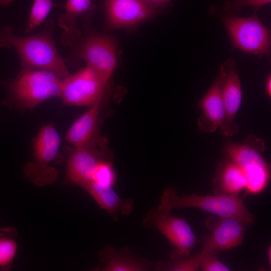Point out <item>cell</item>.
Returning a JSON list of instances; mask_svg holds the SVG:
<instances>
[{
	"mask_svg": "<svg viewBox=\"0 0 271 271\" xmlns=\"http://www.w3.org/2000/svg\"><path fill=\"white\" fill-rule=\"evenodd\" d=\"M60 145V136L53 124L41 128L33 143V159L24 168L26 176L35 185H49L57 179L58 172L50 164L58 153Z\"/></svg>",
	"mask_w": 271,
	"mask_h": 271,
	"instance_id": "obj_5",
	"label": "cell"
},
{
	"mask_svg": "<svg viewBox=\"0 0 271 271\" xmlns=\"http://www.w3.org/2000/svg\"><path fill=\"white\" fill-rule=\"evenodd\" d=\"M65 12L58 17V25L63 29L61 44L67 46L79 38L80 32L77 28V19L79 16L93 11L96 6L91 0H67L61 6Z\"/></svg>",
	"mask_w": 271,
	"mask_h": 271,
	"instance_id": "obj_18",
	"label": "cell"
},
{
	"mask_svg": "<svg viewBox=\"0 0 271 271\" xmlns=\"http://www.w3.org/2000/svg\"><path fill=\"white\" fill-rule=\"evenodd\" d=\"M218 251L199 252V269L203 271H227L229 268L218 258Z\"/></svg>",
	"mask_w": 271,
	"mask_h": 271,
	"instance_id": "obj_24",
	"label": "cell"
},
{
	"mask_svg": "<svg viewBox=\"0 0 271 271\" xmlns=\"http://www.w3.org/2000/svg\"><path fill=\"white\" fill-rule=\"evenodd\" d=\"M246 223L231 217H218L211 229V234L203 238L202 252L228 250L242 243Z\"/></svg>",
	"mask_w": 271,
	"mask_h": 271,
	"instance_id": "obj_14",
	"label": "cell"
},
{
	"mask_svg": "<svg viewBox=\"0 0 271 271\" xmlns=\"http://www.w3.org/2000/svg\"><path fill=\"white\" fill-rule=\"evenodd\" d=\"M63 78L45 69L21 70L8 84L12 97L26 108H32L53 97L60 96Z\"/></svg>",
	"mask_w": 271,
	"mask_h": 271,
	"instance_id": "obj_4",
	"label": "cell"
},
{
	"mask_svg": "<svg viewBox=\"0 0 271 271\" xmlns=\"http://www.w3.org/2000/svg\"><path fill=\"white\" fill-rule=\"evenodd\" d=\"M106 84L86 66L63 80L60 97L64 104L90 106L102 99Z\"/></svg>",
	"mask_w": 271,
	"mask_h": 271,
	"instance_id": "obj_7",
	"label": "cell"
},
{
	"mask_svg": "<svg viewBox=\"0 0 271 271\" xmlns=\"http://www.w3.org/2000/svg\"><path fill=\"white\" fill-rule=\"evenodd\" d=\"M270 247L269 246L267 249V257L268 262L270 264Z\"/></svg>",
	"mask_w": 271,
	"mask_h": 271,
	"instance_id": "obj_29",
	"label": "cell"
},
{
	"mask_svg": "<svg viewBox=\"0 0 271 271\" xmlns=\"http://www.w3.org/2000/svg\"><path fill=\"white\" fill-rule=\"evenodd\" d=\"M223 64L225 77L222 98L224 117L220 127V132L222 136L229 137L236 134L239 129V126L235 121V117L241 104L242 93L235 61L230 58Z\"/></svg>",
	"mask_w": 271,
	"mask_h": 271,
	"instance_id": "obj_11",
	"label": "cell"
},
{
	"mask_svg": "<svg viewBox=\"0 0 271 271\" xmlns=\"http://www.w3.org/2000/svg\"><path fill=\"white\" fill-rule=\"evenodd\" d=\"M105 145L99 147H80L71 149L66 166V177L71 184L84 189L92 181L97 165L104 160H110Z\"/></svg>",
	"mask_w": 271,
	"mask_h": 271,
	"instance_id": "obj_9",
	"label": "cell"
},
{
	"mask_svg": "<svg viewBox=\"0 0 271 271\" xmlns=\"http://www.w3.org/2000/svg\"><path fill=\"white\" fill-rule=\"evenodd\" d=\"M99 258L104 264L103 271H145L151 268L149 261L134 255L127 248L119 250L105 246L100 252Z\"/></svg>",
	"mask_w": 271,
	"mask_h": 271,
	"instance_id": "obj_17",
	"label": "cell"
},
{
	"mask_svg": "<svg viewBox=\"0 0 271 271\" xmlns=\"http://www.w3.org/2000/svg\"><path fill=\"white\" fill-rule=\"evenodd\" d=\"M53 6L55 5L52 3V0H34L25 29V33H30L39 26L47 17Z\"/></svg>",
	"mask_w": 271,
	"mask_h": 271,
	"instance_id": "obj_21",
	"label": "cell"
},
{
	"mask_svg": "<svg viewBox=\"0 0 271 271\" xmlns=\"http://www.w3.org/2000/svg\"><path fill=\"white\" fill-rule=\"evenodd\" d=\"M101 100L89 106L68 129L65 139L73 147H99L106 144L98 131V116Z\"/></svg>",
	"mask_w": 271,
	"mask_h": 271,
	"instance_id": "obj_15",
	"label": "cell"
},
{
	"mask_svg": "<svg viewBox=\"0 0 271 271\" xmlns=\"http://www.w3.org/2000/svg\"><path fill=\"white\" fill-rule=\"evenodd\" d=\"M224 77V66L222 64L217 78L198 103V108L202 111V114L197 120L198 126L201 133L214 132L223 123L224 108L222 87Z\"/></svg>",
	"mask_w": 271,
	"mask_h": 271,
	"instance_id": "obj_13",
	"label": "cell"
},
{
	"mask_svg": "<svg viewBox=\"0 0 271 271\" xmlns=\"http://www.w3.org/2000/svg\"><path fill=\"white\" fill-rule=\"evenodd\" d=\"M14 0H0V4L3 6H6L12 2Z\"/></svg>",
	"mask_w": 271,
	"mask_h": 271,
	"instance_id": "obj_28",
	"label": "cell"
},
{
	"mask_svg": "<svg viewBox=\"0 0 271 271\" xmlns=\"http://www.w3.org/2000/svg\"><path fill=\"white\" fill-rule=\"evenodd\" d=\"M187 207L199 209L218 217L238 219L247 224L255 222L254 217L241 199L226 194L202 196L191 194L180 196L174 189L168 188L164 190L157 208L171 212L173 209Z\"/></svg>",
	"mask_w": 271,
	"mask_h": 271,
	"instance_id": "obj_2",
	"label": "cell"
},
{
	"mask_svg": "<svg viewBox=\"0 0 271 271\" xmlns=\"http://www.w3.org/2000/svg\"><path fill=\"white\" fill-rule=\"evenodd\" d=\"M170 259L171 263L168 266L161 263L158 265L166 266L163 270L172 271H195L199 269V253L191 257L180 255L173 252Z\"/></svg>",
	"mask_w": 271,
	"mask_h": 271,
	"instance_id": "obj_22",
	"label": "cell"
},
{
	"mask_svg": "<svg viewBox=\"0 0 271 271\" xmlns=\"http://www.w3.org/2000/svg\"><path fill=\"white\" fill-rule=\"evenodd\" d=\"M265 142L254 135H249L240 144L227 141L223 147L224 157L236 163L245 177V190L248 194H258L268 185L270 177L269 164L261 153Z\"/></svg>",
	"mask_w": 271,
	"mask_h": 271,
	"instance_id": "obj_3",
	"label": "cell"
},
{
	"mask_svg": "<svg viewBox=\"0 0 271 271\" xmlns=\"http://www.w3.org/2000/svg\"><path fill=\"white\" fill-rule=\"evenodd\" d=\"M212 182L216 194L237 196L245 189L246 181L239 166L230 159L225 157L217 165Z\"/></svg>",
	"mask_w": 271,
	"mask_h": 271,
	"instance_id": "obj_16",
	"label": "cell"
},
{
	"mask_svg": "<svg viewBox=\"0 0 271 271\" xmlns=\"http://www.w3.org/2000/svg\"><path fill=\"white\" fill-rule=\"evenodd\" d=\"M115 43L111 38L96 35L87 39L79 52V58L86 63L107 84L116 64Z\"/></svg>",
	"mask_w": 271,
	"mask_h": 271,
	"instance_id": "obj_10",
	"label": "cell"
},
{
	"mask_svg": "<svg viewBox=\"0 0 271 271\" xmlns=\"http://www.w3.org/2000/svg\"><path fill=\"white\" fill-rule=\"evenodd\" d=\"M84 189L99 206L105 210L115 220H117L119 213L127 216L132 211L133 201L130 199L120 198L113 190V187L102 186L91 182Z\"/></svg>",
	"mask_w": 271,
	"mask_h": 271,
	"instance_id": "obj_19",
	"label": "cell"
},
{
	"mask_svg": "<svg viewBox=\"0 0 271 271\" xmlns=\"http://www.w3.org/2000/svg\"><path fill=\"white\" fill-rule=\"evenodd\" d=\"M116 178L115 172L111 161L104 160L96 167L90 183L102 186L113 187L115 183Z\"/></svg>",
	"mask_w": 271,
	"mask_h": 271,
	"instance_id": "obj_23",
	"label": "cell"
},
{
	"mask_svg": "<svg viewBox=\"0 0 271 271\" xmlns=\"http://www.w3.org/2000/svg\"><path fill=\"white\" fill-rule=\"evenodd\" d=\"M146 3L154 7V8L164 6L166 5L170 0H143Z\"/></svg>",
	"mask_w": 271,
	"mask_h": 271,
	"instance_id": "obj_26",
	"label": "cell"
},
{
	"mask_svg": "<svg viewBox=\"0 0 271 271\" xmlns=\"http://www.w3.org/2000/svg\"><path fill=\"white\" fill-rule=\"evenodd\" d=\"M222 19L233 48L260 57L269 56L270 32L256 14L246 18L227 16Z\"/></svg>",
	"mask_w": 271,
	"mask_h": 271,
	"instance_id": "obj_6",
	"label": "cell"
},
{
	"mask_svg": "<svg viewBox=\"0 0 271 271\" xmlns=\"http://www.w3.org/2000/svg\"><path fill=\"white\" fill-rule=\"evenodd\" d=\"M271 0H234L231 6L235 10H240L246 6H251L256 11L260 7L270 2Z\"/></svg>",
	"mask_w": 271,
	"mask_h": 271,
	"instance_id": "obj_25",
	"label": "cell"
},
{
	"mask_svg": "<svg viewBox=\"0 0 271 271\" xmlns=\"http://www.w3.org/2000/svg\"><path fill=\"white\" fill-rule=\"evenodd\" d=\"M54 22L49 19L43 31L27 36L15 34L11 26L0 30V47L14 48L20 58L21 70L42 69L65 78L70 75L56 47L53 37Z\"/></svg>",
	"mask_w": 271,
	"mask_h": 271,
	"instance_id": "obj_1",
	"label": "cell"
},
{
	"mask_svg": "<svg viewBox=\"0 0 271 271\" xmlns=\"http://www.w3.org/2000/svg\"><path fill=\"white\" fill-rule=\"evenodd\" d=\"M265 92L268 97L271 96V76L268 75L265 82Z\"/></svg>",
	"mask_w": 271,
	"mask_h": 271,
	"instance_id": "obj_27",
	"label": "cell"
},
{
	"mask_svg": "<svg viewBox=\"0 0 271 271\" xmlns=\"http://www.w3.org/2000/svg\"><path fill=\"white\" fill-rule=\"evenodd\" d=\"M143 225L148 228H157L174 246V253L190 256L196 238L189 224L183 218L157 208H152L145 216Z\"/></svg>",
	"mask_w": 271,
	"mask_h": 271,
	"instance_id": "obj_8",
	"label": "cell"
},
{
	"mask_svg": "<svg viewBox=\"0 0 271 271\" xmlns=\"http://www.w3.org/2000/svg\"><path fill=\"white\" fill-rule=\"evenodd\" d=\"M107 26L118 29L134 26L152 18L155 8L143 0H105Z\"/></svg>",
	"mask_w": 271,
	"mask_h": 271,
	"instance_id": "obj_12",
	"label": "cell"
},
{
	"mask_svg": "<svg viewBox=\"0 0 271 271\" xmlns=\"http://www.w3.org/2000/svg\"><path fill=\"white\" fill-rule=\"evenodd\" d=\"M17 234L12 228L0 229V268L3 270L10 269L16 254L18 245L14 237Z\"/></svg>",
	"mask_w": 271,
	"mask_h": 271,
	"instance_id": "obj_20",
	"label": "cell"
}]
</instances>
